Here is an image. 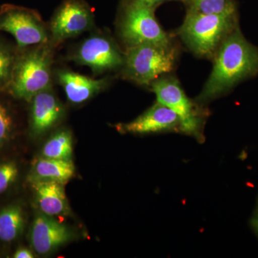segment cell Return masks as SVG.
<instances>
[{"mask_svg": "<svg viewBox=\"0 0 258 258\" xmlns=\"http://www.w3.org/2000/svg\"><path fill=\"white\" fill-rule=\"evenodd\" d=\"M213 59L211 74L198 101L215 99L258 74V47L247 40L238 25L225 37Z\"/></svg>", "mask_w": 258, "mask_h": 258, "instance_id": "1", "label": "cell"}, {"mask_svg": "<svg viewBox=\"0 0 258 258\" xmlns=\"http://www.w3.org/2000/svg\"><path fill=\"white\" fill-rule=\"evenodd\" d=\"M237 25V10L222 14L188 11L179 34L194 53L212 58L225 37Z\"/></svg>", "mask_w": 258, "mask_h": 258, "instance_id": "2", "label": "cell"}, {"mask_svg": "<svg viewBox=\"0 0 258 258\" xmlns=\"http://www.w3.org/2000/svg\"><path fill=\"white\" fill-rule=\"evenodd\" d=\"M52 55L46 44L16 57L10 88L13 96L30 101L37 93L48 89L51 83Z\"/></svg>", "mask_w": 258, "mask_h": 258, "instance_id": "3", "label": "cell"}, {"mask_svg": "<svg viewBox=\"0 0 258 258\" xmlns=\"http://www.w3.org/2000/svg\"><path fill=\"white\" fill-rule=\"evenodd\" d=\"M176 62V52L171 45L143 44L129 47L124 55L123 74L127 79L149 86L169 74Z\"/></svg>", "mask_w": 258, "mask_h": 258, "instance_id": "4", "label": "cell"}, {"mask_svg": "<svg viewBox=\"0 0 258 258\" xmlns=\"http://www.w3.org/2000/svg\"><path fill=\"white\" fill-rule=\"evenodd\" d=\"M0 30L13 36L20 48L48 41L46 28L39 13L16 5H5L0 8Z\"/></svg>", "mask_w": 258, "mask_h": 258, "instance_id": "5", "label": "cell"}, {"mask_svg": "<svg viewBox=\"0 0 258 258\" xmlns=\"http://www.w3.org/2000/svg\"><path fill=\"white\" fill-rule=\"evenodd\" d=\"M154 10L128 4L120 25V37L129 47L143 44L171 45L167 34L158 23Z\"/></svg>", "mask_w": 258, "mask_h": 258, "instance_id": "6", "label": "cell"}, {"mask_svg": "<svg viewBox=\"0 0 258 258\" xmlns=\"http://www.w3.org/2000/svg\"><path fill=\"white\" fill-rule=\"evenodd\" d=\"M152 88L157 101L170 108L179 117L180 130L189 135H197L201 123L200 116L179 81L172 77H161L152 83Z\"/></svg>", "mask_w": 258, "mask_h": 258, "instance_id": "7", "label": "cell"}, {"mask_svg": "<svg viewBox=\"0 0 258 258\" xmlns=\"http://www.w3.org/2000/svg\"><path fill=\"white\" fill-rule=\"evenodd\" d=\"M93 15L83 0H66L57 8L50 23L52 41L58 44L92 28Z\"/></svg>", "mask_w": 258, "mask_h": 258, "instance_id": "8", "label": "cell"}, {"mask_svg": "<svg viewBox=\"0 0 258 258\" xmlns=\"http://www.w3.org/2000/svg\"><path fill=\"white\" fill-rule=\"evenodd\" d=\"M72 58L77 63L88 66L96 74H101L123 66L124 55L108 37L96 35L86 39Z\"/></svg>", "mask_w": 258, "mask_h": 258, "instance_id": "9", "label": "cell"}, {"mask_svg": "<svg viewBox=\"0 0 258 258\" xmlns=\"http://www.w3.org/2000/svg\"><path fill=\"white\" fill-rule=\"evenodd\" d=\"M72 238V232L69 228L52 217L42 213L35 217L32 226L30 241L37 253H50Z\"/></svg>", "mask_w": 258, "mask_h": 258, "instance_id": "10", "label": "cell"}, {"mask_svg": "<svg viewBox=\"0 0 258 258\" xmlns=\"http://www.w3.org/2000/svg\"><path fill=\"white\" fill-rule=\"evenodd\" d=\"M117 128L124 133H158L176 129L180 130V120L172 110L157 101L138 118L129 123L118 124Z\"/></svg>", "mask_w": 258, "mask_h": 258, "instance_id": "11", "label": "cell"}, {"mask_svg": "<svg viewBox=\"0 0 258 258\" xmlns=\"http://www.w3.org/2000/svg\"><path fill=\"white\" fill-rule=\"evenodd\" d=\"M30 101L32 132L40 136L60 120L63 110L57 97L49 88L37 93Z\"/></svg>", "mask_w": 258, "mask_h": 258, "instance_id": "12", "label": "cell"}, {"mask_svg": "<svg viewBox=\"0 0 258 258\" xmlns=\"http://www.w3.org/2000/svg\"><path fill=\"white\" fill-rule=\"evenodd\" d=\"M57 80L63 88L66 97L74 104H80L91 99L106 88V79H93L69 71L57 74Z\"/></svg>", "mask_w": 258, "mask_h": 258, "instance_id": "13", "label": "cell"}, {"mask_svg": "<svg viewBox=\"0 0 258 258\" xmlns=\"http://www.w3.org/2000/svg\"><path fill=\"white\" fill-rule=\"evenodd\" d=\"M35 198L42 213L53 217L62 215L68 210L63 184L52 181H32Z\"/></svg>", "mask_w": 258, "mask_h": 258, "instance_id": "14", "label": "cell"}, {"mask_svg": "<svg viewBox=\"0 0 258 258\" xmlns=\"http://www.w3.org/2000/svg\"><path fill=\"white\" fill-rule=\"evenodd\" d=\"M75 166L71 160L40 158L34 164L30 181H52L66 184L74 175Z\"/></svg>", "mask_w": 258, "mask_h": 258, "instance_id": "15", "label": "cell"}, {"mask_svg": "<svg viewBox=\"0 0 258 258\" xmlns=\"http://www.w3.org/2000/svg\"><path fill=\"white\" fill-rule=\"evenodd\" d=\"M24 228L25 216L20 205H10L0 211V240L13 242L23 233Z\"/></svg>", "mask_w": 258, "mask_h": 258, "instance_id": "16", "label": "cell"}, {"mask_svg": "<svg viewBox=\"0 0 258 258\" xmlns=\"http://www.w3.org/2000/svg\"><path fill=\"white\" fill-rule=\"evenodd\" d=\"M73 152V138L68 130L57 132L45 144L42 149V156L49 159L71 160Z\"/></svg>", "mask_w": 258, "mask_h": 258, "instance_id": "17", "label": "cell"}, {"mask_svg": "<svg viewBox=\"0 0 258 258\" xmlns=\"http://www.w3.org/2000/svg\"><path fill=\"white\" fill-rule=\"evenodd\" d=\"M188 11L203 14H222L236 10L233 0H186Z\"/></svg>", "mask_w": 258, "mask_h": 258, "instance_id": "18", "label": "cell"}, {"mask_svg": "<svg viewBox=\"0 0 258 258\" xmlns=\"http://www.w3.org/2000/svg\"><path fill=\"white\" fill-rule=\"evenodd\" d=\"M16 60L12 49L0 41V88L10 86Z\"/></svg>", "mask_w": 258, "mask_h": 258, "instance_id": "19", "label": "cell"}, {"mask_svg": "<svg viewBox=\"0 0 258 258\" xmlns=\"http://www.w3.org/2000/svg\"><path fill=\"white\" fill-rule=\"evenodd\" d=\"M18 176V167L14 161L0 164V195L15 182Z\"/></svg>", "mask_w": 258, "mask_h": 258, "instance_id": "20", "label": "cell"}, {"mask_svg": "<svg viewBox=\"0 0 258 258\" xmlns=\"http://www.w3.org/2000/svg\"><path fill=\"white\" fill-rule=\"evenodd\" d=\"M13 120L8 110L0 103V147L7 142L11 133Z\"/></svg>", "mask_w": 258, "mask_h": 258, "instance_id": "21", "label": "cell"}, {"mask_svg": "<svg viewBox=\"0 0 258 258\" xmlns=\"http://www.w3.org/2000/svg\"><path fill=\"white\" fill-rule=\"evenodd\" d=\"M168 1H171V0H131L129 4L155 10L159 5Z\"/></svg>", "mask_w": 258, "mask_h": 258, "instance_id": "22", "label": "cell"}, {"mask_svg": "<svg viewBox=\"0 0 258 258\" xmlns=\"http://www.w3.org/2000/svg\"><path fill=\"white\" fill-rule=\"evenodd\" d=\"M13 257L15 258H33L34 254L30 249L25 248V247H20L17 249Z\"/></svg>", "mask_w": 258, "mask_h": 258, "instance_id": "23", "label": "cell"}, {"mask_svg": "<svg viewBox=\"0 0 258 258\" xmlns=\"http://www.w3.org/2000/svg\"><path fill=\"white\" fill-rule=\"evenodd\" d=\"M252 226H253L254 230L258 233V213L253 217L252 220Z\"/></svg>", "mask_w": 258, "mask_h": 258, "instance_id": "24", "label": "cell"}]
</instances>
